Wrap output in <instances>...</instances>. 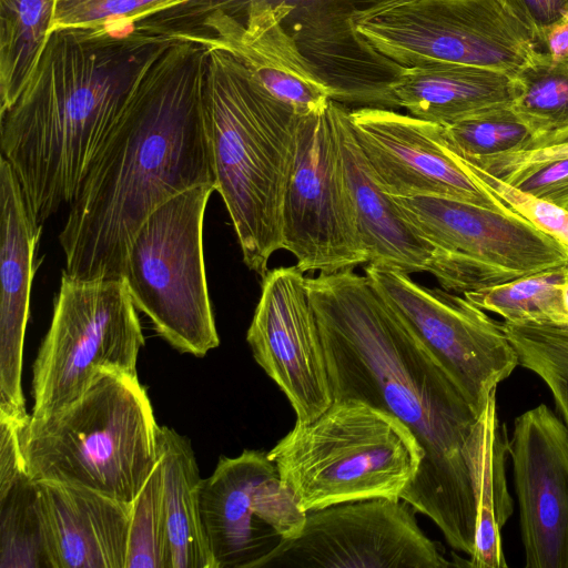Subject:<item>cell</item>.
Listing matches in <instances>:
<instances>
[{
	"mask_svg": "<svg viewBox=\"0 0 568 568\" xmlns=\"http://www.w3.org/2000/svg\"><path fill=\"white\" fill-rule=\"evenodd\" d=\"M248 1L220 0L215 8L232 10ZM260 1L284 7L283 24L331 100L346 106L398 108L392 88L405 67L377 52L354 28L358 13L393 0Z\"/></svg>",
	"mask_w": 568,
	"mask_h": 568,
	"instance_id": "9a60e30c",
	"label": "cell"
},
{
	"mask_svg": "<svg viewBox=\"0 0 568 568\" xmlns=\"http://www.w3.org/2000/svg\"><path fill=\"white\" fill-rule=\"evenodd\" d=\"M175 40L136 24L50 33L24 89L0 113L1 156L36 222L73 201L142 75Z\"/></svg>",
	"mask_w": 568,
	"mask_h": 568,
	"instance_id": "3957f363",
	"label": "cell"
},
{
	"mask_svg": "<svg viewBox=\"0 0 568 568\" xmlns=\"http://www.w3.org/2000/svg\"><path fill=\"white\" fill-rule=\"evenodd\" d=\"M125 568H172L160 460L131 503Z\"/></svg>",
	"mask_w": 568,
	"mask_h": 568,
	"instance_id": "1f68e13d",
	"label": "cell"
},
{
	"mask_svg": "<svg viewBox=\"0 0 568 568\" xmlns=\"http://www.w3.org/2000/svg\"><path fill=\"white\" fill-rule=\"evenodd\" d=\"M143 345L136 307L122 277L82 280L62 272L33 364L30 419L60 412L104 372L136 376Z\"/></svg>",
	"mask_w": 568,
	"mask_h": 568,
	"instance_id": "ba28073f",
	"label": "cell"
},
{
	"mask_svg": "<svg viewBox=\"0 0 568 568\" xmlns=\"http://www.w3.org/2000/svg\"><path fill=\"white\" fill-rule=\"evenodd\" d=\"M449 151L458 163L485 190L495 195L514 212L530 222L535 227L568 246V210L524 193L503 180L481 170L450 149Z\"/></svg>",
	"mask_w": 568,
	"mask_h": 568,
	"instance_id": "836d02e7",
	"label": "cell"
},
{
	"mask_svg": "<svg viewBox=\"0 0 568 568\" xmlns=\"http://www.w3.org/2000/svg\"><path fill=\"white\" fill-rule=\"evenodd\" d=\"M463 158L489 174L504 180L528 166L568 158V141L542 148L507 152L487 158Z\"/></svg>",
	"mask_w": 568,
	"mask_h": 568,
	"instance_id": "d590c367",
	"label": "cell"
},
{
	"mask_svg": "<svg viewBox=\"0 0 568 568\" xmlns=\"http://www.w3.org/2000/svg\"><path fill=\"white\" fill-rule=\"evenodd\" d=\"M513 79L511 109L531 132V149L568 141V64L535 53Z\"/></svg>",
	"mask_w": 568,
	"mask_h": 568,
	"instance_id": "4316f807",
	"label": "cell"
},
{
	"mask_svg": "<svg viewBox=\"0 0 568 568\" xmlns=\"http://www.w3.org/2000/svg\"><path fill=\"white\" fill-rule=\"evenodd\" d=\"M526 568H568V427L547 405L519 415L509 438Z\"/></svg>",
	"mask_w": 568,
	"mask_h": 568,
	"instance_id": "ac0fdd59",
	"label": "cell"
},
{
	"mask_svg": "<svg viewBox=\"0 0 568 568\" xmlns=\"http://www.w3.org/2000/svg\"><path fill=\"white\" fill-rule=\"evenodd\" d=\"M283 16L282 4L253 0L232 10L213 8L203 21L206 33H173L229 51L273 97L300 115L322 111L331 101L328 89L286 31Z\"/></svg>",
	"mask_w": 568,
	"mask_h": 568,
	"instance_id": "d6986e66",
	"label": "cell"
},
{
	"mask_svg": "<svg viewBox=\"0 0 568 568\" xmlns=\"http://www.w3.org/2000/svg\"><path fill=\"white\" fill-rule=\"evenodd\" d=\"M215 184H201L154 210L130 245L122 278L136 310L181 353L202 357L220 344L209 295L203 229Z\"/></svg>",
	"mask_w": 568,
	"mask_h": 568,
	"instance_id": "52a82bcc",
	"label": "cell"
},
{
	"mask_svg": "<svg viewBox=\"0 0 568 568\" xmlns=\"http://www.w3.org/2000/svg\"><path fill=\"white\" fill-rule=\"evenodd\" d=\"M562 293H564L565 305H566V307L568 310V282L564 284Z\"/></svg>",
	"mask_w": 568,
	"mask_h": 568,
	"instance_id": "f35d334b",
	"label": "cell"
},
{
	"mask_svg": "<svg viewBox=\"0 0 568 568\" xmlns=\"http://www.w3.org/2000/svg\"><path fill=\"white\" fill-rule=\"evenodd\" d=\"M501 325L517 354L518 365L547 384L568 427V323L504 321Z\"/></svg>",
	"mask_w": 568,
	"mask_h": 568,
	"instance_id": "f546056e",
	"label": "cell"
},
{
	"mask_svg": "<svg viewBox=\"0 0 568 568\" xmlns=\"http://www.w3.org/2000/svg\"><path fill=\"white\" fill-rule=\"evenodd\" d=\"M159 425L136 376L104 372L73 403L20 430L28 475L131 504L159 462Z\"/></svg>",
	"mask_w": 568,
	"mask_h": 568,
	"instance_id": "5b68a950",
	"label": "cell"
},
{
	"mask_svg": "<svg viewBox=\"0 0 568 568\" xmlns=\"http://www.w3.org/2000/svg\"><path fill=\"white\" fill-rule=\"evenodd\" d=\"M567 282L568 266H561L467 292L464 296L477 307L496 313L505 321L568 323V310L562 293V286Z\"/></svg>",
	"mask_w": 568,
	"mask_h": 568,
	"instance_id": "f1b7e54d",
	"label": "cell"
},
{
	"mask_svg": "<svg viewBox=\"0 0 568 568\" xmlns=\"http://www.w3.org/2000/svg\"><path fill=\"white\" fill-rule=\"evenodd\" d=\"M0 568H51L38 485L27 471L0 490Z\"/></svg>",
	"mask_w": 568,
	"mask_h": 568,
	"instance_id": "83f0119b",
	"label": "cell"
},
{
	"mask_svg": "<svg viewBox=\"0 0 568 568\" xmlns=\"http://www.w3.org/2000/svg\"><path fill=\"white\" fill-rule=\"evenodd\" d=\"M402 499L373 498L306 513L300 532L257 568L457 567L417 524Z\"/></svg>",
	"mask_w": 568,
	"mask_h": 568,
	"instance_id": "4fadbf2b",
	"label": "cell"
},
{
	"mask_svg": "<svg viewBox=\"0 0 568 568\" xmlns=\"http://www.w3.org/2000/svg\"><path fill=\"white\" fill-rule=\"evenodd\" d=\"M395 200L430 242L452 255L458 293L568 266V246L514 211L440 196Z\"/></svg>",
	"mask_w": 568,
	"mask_h": 568,
	"instance_id": "7c38bea8",
	"label": "cell"
},
{
	"mask_svg": "<svg viewBox=\"0 0 568 568\" xmlns=\"http://www.w3.org/2000/svg\"><path fill=\"white\" fill-rule=\"evenodd\" d=\"M306 285L333 400L364 402L409 428L424 457L400 499L470 557L477 513L467 450L479 416L365 274L320 273Z\"/></svg>",
	"mask_w": 568,
	"mask_h": 568,
	"instance_id": "6da1fadb",
	"label": "cell"
},
{
	"mask_svg": "<svg viewBox=\"0 0 568 568\" xmlns=\"http://www.w3.org/2000/svg\"><path fill=\"white\" fill-rule=\"evenodd\" d=\"M200 511L214 568H257L306 518L267 453L254 449L220 458L202 479Z\"/></svg>",
	"mask_w": 568,
	"mask_h": 568,
	"instance_id": "5bb4252c",
	"label": "cell"
},
{
	"mask_svg": "<svg viewBox=\"0 0 568 568\" xmlns=\"http://www.w3.org/2000/svg\"><path fill=\"white\" fill-rule=\"evenodd\" d=\"M205 47L203 105L215 191L244 264L263 277L271 256L283 250V204L302 115L232 53Z\"/></svg>",
	"mask_w": 568,
	"mask_h": 568,
	"instance_id": "277c9868",
	"label": "cell"
},
{
	"mask_svg": "<svg viewBox=\"0 0 568 568\" xmlns=\"http://www.w3.org/2000/svg\"><path fill=\"white\" fill-rule=\"evenodd\" d=\"M200 0H55L52 30L134 26L145 18Z\"/></svg>",
	"mask_w": 568,
	"mask_h": 568,
	"instance_id": "d6a6232c",
	"label": "cell"
},
{
	"mask_svg": "<svg viewBox=\"0 0 568 568\" xmlns=\"http://www.w3.org/2000/svg\"><path fill=\"white\" fill-rule=\"evenodd\" d=\"M508 456L509 437L498 417L495 392L479 415L467 450L477 513L475 547L467 567H507L500 531L514 513L506 478Z\"/></svg>",
	"mask_w": 568,
	"mask_h": 568,
	"instance_id": "cb8c5ba5",
	"label": "cell"
},
{
	"mask_svg": "<svg viewBox=\"0 0 568 568\" xmlns=\"http://www.w3.org/2000/svg\"><path fill=\"white\" fill-rule=\"evenodd\" d=\"M304 513L373 499H400L423 452L392 414L355 399L333 400L267 452Z\"/></svg>",
	"mask_w": 568,
	"mask_h": 568,
	"instance_id": "8992f818",
	"label": "cell"
},
{
	"mask_svg": "<svg viewBox=\"0 0 568 568\" xmlns=\"http://www.w3.org/2000/svg\"><path fill=\"white\" fill-rule=\"evenodd\" d=\"M146 69L69 204L63 272L122 277L132 240L160 205L215 184L203 105L207 48L178 37Z\"/></svg>",
	"mask_w": 568,
	"mask_h": 568,
	"instance_id": "7a4b0ae2",
	"label": "cell"
},
{
	"mask_svg": "<svg viewBox=\"0 0 568 568\" xmlns=\"http://www.w3.org/2000/svg\"><path fill=\"white\" fill-rule=\"evenodd\" d=\"M365 275L479 416L498 384L518 365L501 323L465 296L419 285L402 271L367 263Z\"/></svg>",
	"mask_w": 568,
	"mask_h": 568,
	"instance_id": "8fae6325",
	"label": "cell"
},
{
	"mask_svg": "<svg viewBox=\"0 0 568 568\" xmlns=\"http://www.w3.org/2000/svg\"><path fill=\"white\" fill-rule=\"evenodd\" d=\"M283 250L304 273L368 263L328 105L300 120L283 204Z\"/></svg>",
	"mask_w": 568,
	"mask_h": 568,
	"instance_id": "30bf717a",
	"label": "cell"
},
{
	"mask_svg": "<svg viewBox=\"0 0 568 568\" xmlns=\"http://www.w3.org/2000/svg\"><path fill=\"white\" fill-rule=\"evenodd\" d=\"M503 181L536 199L568 210V158L528 166Z\"/></svg>",
	"mask_w": 568,
	"mask_h": 568,
	"instance_id": "e575fe53",
	"label": "cell"
},
{
	"mask_svg": "<svg viewBox=\"0 0 568 568\" xmlns=\"http://www.w3.org/2000/svg\"><path fill=\"white\" fill-rule=\"evenodd\" d=\"M159 460L172 568H214L200 511L202 478L187 438L159 427Z\"/></svg>",
	"mask_w": 568,
	"mask_h": 568,
	"instance_id": "d4e9b609",
	"label": "cell"
},
{
	"mask_svg": "<svg viewBox=\"0 0 568 568\" xmlns=\"http://www.w3.org/2000/svg\"><path fill=\"white\" fill-rule=\"evenodd\" d=\"M354 28L406 68L447 62L514 77L535 54L529 30L498 0H393L358 13Z\"/></svg>",
	"mask_w": 568,
	"mask_h": 568,
	"instance_id": "9c48e42d",
	"label": "cell"
},
{
	"mask_svg": "<svg viewBox=\"0 0 568 568\" xmlns=\"http://www.w3.org/2000/svg\"><path fill=\"white\" fill-rule=\"evenodd\" d=\"M534 37L568 16V0H498Z\"/></svg>",
	"mask_w": 568,
	"mask_h": 568,
	"instance_id": "8d00e7d4",
	"label": "cell"
},
{
	"mask_svg": "<svg viewBox=\"0 0 568 568\" xmlns=\"http://www.w3.org/2000/svg\"><path fill=\"white\" fill-rule=\"evenodd\" d=\"M392 90L398 108L443 126L511 106L516 95L509 74L447 62L405 67Z\"/></svg>",
	"mask_w": 568,
	"mask_h": 568,
	"instance_id": "603a6c76",
	"label": "cell"
},
{
	"mask_svg": "<svg viewBox=\"0 0 568 568\" xmlns=\"http://www.w3.org/2000/svg\"><path fill=\"white\" fill-rule=\"evenodd\" d=\"M328 109L368 263L407 274L430 273L448 291L452 255L430 242L395 197L377 184L352 131L349 109L333 100Z\"/></svg>",
	"mask_w": 568,
	"mask_h": 568,
	"instance_id": "44dd1931",
	"label": "cell"
},
{
	"mask_svg": "<svg viewBox=\"0 0 568 568\" xmlns=\"http://www.w3.org/2000/svg\"><path fill=\"white\" fill-rule=\"evenodd\" d=\"M55 0H0V113L18 99L50 38Z\"/></svg>",
	"mask_w": 568,
	"mask_h": 568,
	"instance_id": "484cf974",
	"label": "cell"
},
{
	"mask_svg": "<svg viewBox=\"0 0 568 568\" xmlns=\"http://www.w3.org/2000/svg\"><path fill=\"white\" fill-rule=\"evenodd\" d=\"M348 115L364 159L387 194L449 197L513 211L458 163L444 143L442 125L393 109L355 108Z\"/></svg>",
	"mask_w": 568,
	"mask_h": 568,
	"instance_id": "e0dca14e",
	"label": "cell"
},
{
	"mask_svg": "<svg viewBox=\"0 0 568 568\" xmlns=\"http://www.w3.org/2000/svg\"><path fill=\"white\" fill-rule=\"evenodd\" d=\"M42 232L10 163L0 161V415L30 419L21 386L30 295Z\"/></svg>",
	"mask_w": 568,
	"mask_h": 568,
	"instance_id": "ffe728a7",
	"label": "cell"
},
{
	"mask_svg": "<svg viewBox=\"0 0 568 568\" xmlns=\"http://www.w3.org/2000/svg\"><path fill=\"white\" fill-rule=\"evenodd\" d=\"M535 53L568 64V16L540 29L534 37Z\"/></svg>",
	"mask_w": 568,
	"mask_h": 568,
	"instance_id": "74e56055",
	"label": "cell"
},
{
	"mask_svg": "<svg viewBox=\"0 0 568 568\" xmlns=\"http://www.w3.org/2000/svg\"><path fill=\"white\" fill-rule=\"evenodd\" d=\"M246 333L256 363L288 399L296 423L333 403L324 351L306 276L296 265L268 270Z\"/></svg>",
	"mask_w": 568,
	"mask_h": 568,
	"instance_id": "2e32d148",
	"label": "cell"
},
{
	"mask_svg": "<svg viewBox=\"0 0 568 568\" xmlns=\"http://www.w3.org/2000/svg\"><path fill=\"white\" fill-rule=\"evenodd\" d=\"M37 485L51 568H125L131 504L83 487Z\"/></svg>",
	"mask_w": 568,
	"mask_h": 568,
	"instance_id": "7402d4cb",
	"label": "cell"
},
{
	"mask_svg": "<svg viewBox=\"0 0 568 568\" xmlns=\"http://www.w3.org/2000/svg\"><path fill=\"white\" fill-rule=\"evenodd\" d=\"M445 144L466 158H487L532 148L534 136L511 106L442 125Z\"/></svg>",
	"mask_w": 568,
	"mask_h": 568,
	"instance_id": "4dcf8cb0",
	"label": "cell"
}]
</instances>
